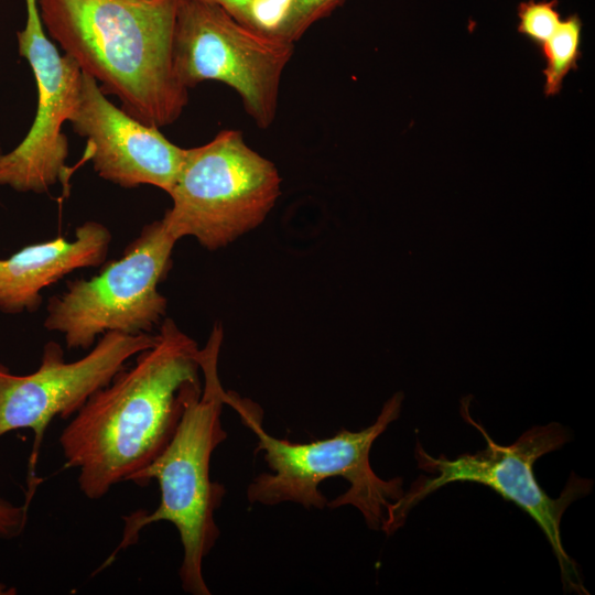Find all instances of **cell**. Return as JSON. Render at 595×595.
Returning a JSON list of instances; mask_svg holds the SVG:
<instances>
[{
    "mask_svg": "<svg viewBox=\"0 0 595 595\" xmlns=\"http://www.w3.org/2000/svg\"><path fill=\"white\" fill-rule=\"evenodd\" d=\"M199 348L172 318L160 324L153 346L136 356L93 393L63 429L58 443L78 486L100 499L130 482L171 440L188 390L201 383Z\"/></svg>",
    "mask_w": 595,
    "mask_h": 595,
    "instance_id": "obj_1",
    "label": "cell"
},
{
    "mask_svg": "<svg viewBox=\"0 0 595 595\" xmlns=\"http://www.w3.org/2000/svg\"><path fill=\"white\" fill-rule=\"evenodd\" d=\"M178 2L36 0L47 36L128 115L159 129L188 102L173 65Z\"/></svg>",
    "mask_w": 595,
    "mask_h": 595,
    "instance_id": "obj_2",
    "label": "cell"
},
{
    "mask_svg": "<svg viewBox=\"0 0 595 595\" xmlns=\"http://www.w3.org/2000/svg\"><path fill=\"white\" fill-rule=\"evenodd\" d=\"M221 340V327L215 325L199 348L203 385L188 390L178 424L162 452L130 479L138 486L156 480L161 494L158 507L122 517L121 540L100 569L119 551L136 544L145 527L167 521L177 530L183 549L178 570L182 589L192 595L210 594L203 563L219 537L215 511L225 496L224 486L210 478L212 455L227 437L220 420L227 394L218 376Z\"/></svg>",
    "mask_w": 595,
    "mask_h": 595,
    "instance_id": "obj_3",
    "label": "cell"
},
{
    "mask_svg": "<svg viewBox=\"0 0 595 595\" xmlns=\"http://www.w3.org/2000/svg\"><path fill=\"white\" fill-rule=\"evenodd\" d=\"M403 394L391 397L377 420L360 431L342 429L334 436L310 443H293L270 435L262 426L260 408L227 392L226 404L257 435L256 453L271 473L255 477L247 488L250 504L274 506L295 502L304 508L354 506L372 530L383 531L391 506L404 494L402 478H380L371 468L374 442L398 419Z\"/></svg>",
    "mask_w": 595,
    "mask_h": 595,
    "instance_id": "obj_4",
    "label": "cell"
},
{
    "mask_svg": "<svg viewBox=\"0 0 595 595\" xmlns=\"http://www.w3.org/2000/svg\"><path fill=\"white\" fill-rule=\"evenodd\" d=\"M469 398L462 401L461 413L466 422L479 430L486 447L475 454H463L454 459L434 457L418 442L415 458L420 469L431 474L421 476L391 506L386 534L397 531L408 512L436 489L455 482L485 485L506 500L516 504L539 526L555 554L565 591L588 594L576 563L565 552L560 524L566 508L592 490V482L573 474L558 498H551L539 485L533 465L541 456L561 448L571 440L570 432L560 423L534 425L510 445H498L487 431L469 414Z\"/></svg>",
    "mask_w": 595,
    "mask_h": 595,
    "instance_id": "obj_5",
    "label": "cell"
},
{
    "mask_svg": "<svg viewBox=\"0 0 595 595\" xmlns=\"http://www.w3.org/2000/svg\"><path fill=\"white\" fill-rule=\"evenodd\" d=\"M281 194L275 165L252 150L237 130H223L209 142L186 149L161 218L178 241L194 237L216 250L258 227Z\"/></svg>",
    "mask_w": 595,
    "mask_h": 595,
    "instance_id": "obj_6",
    "label": "cell"
},
{
    "mask_svg": "<svg viewBox=\"0 0 595 595\" xmlns=\"http://www.w3.org/2000/svg\"><path fill=\"white\" fill-rule=\"evenodd\" d=\"M177 240L161 219L145 225L121 257L88 279H75L50 299L43 326L60 333L68 349H90L106 333L152 334L167 301L159 291Z\"/></svg>",
    "mask_w": 595,
    "mask_h": 595,
    "instance_id": "obj_7",
    "label": "cell"
},
{
    "mask_svg": "<svg viewBox=\"0 0 595 595\" xmlns=\"http://www.w3.org/2000/svg\"><path fill=\"white\" fill-rule=\"evenodd\" d=\"M293 44L239 23L216 0H180L174 28L173 65L187 89L218 80L241 97L260 129L277 113L282 73Z\"/></svg>",
    "mask_w": 595,
    "mask_h": 595,
    "instance_id": "obj_8",
    "label": "cell"
},
{
    "mask_svg": "<svg viewBox=\"0 0 595 595\" xmlns=\"http://www.w3.org/2000/svg\"><path fill=\"white\" fill-rule=\"evenodd\" d=\"M155 342L156 334L109 332L85 356L66 361L61 344L50 340L43 347L39 367L31 374L17 375L0 365V437L19 429L34 432L25 500L31 501L36 487L34 469L51 421L55 416L71 419L129 359Z\"/></svg>",
    "mask_w": 595,
    "mask_h": 595,
    "instance_id": "obj_9",
    "label": "cell"
},
{
    "mask_svg": "<svg viewBox=\"0 0 595 595\" xmlns=\"http://www.w3.org/2000/svg\"><path fill=\"white\" fill-rule=\"evenodd\" d=\"M25 8L26 21L18 32V45L34 74L37 107L24 139L11 151L0 153V187L43 194L66 171L68 141L62 127L79 104L83 73L47 36L36 0H25Z\"/></svg>",
    "mask_w": 595,
    "mask_h": 595,
    "instance_id": "obj_10",
    "label": "cell"
},
{
    "mask_svg": "<svg viewBox=\"0 0 595 595\" xmlns=\"http://www.w3.org/2000/svg\"><path fill=\"white\" fill-rule=\"evenodd\" d=\"M69 122L86 139V158L101 178L125 188L152 185L170 193L186 149L116 107L86 73Z\"/></svg>",
    "mask_w": 595,
    "mask_h": 595,
    "instance_id": "obj_11",
    "label": "cell"
},
{
    "mask_svg": "<svg viewBox=\"0 0 595 595\" xmlns=\"http://www.w3.org/2000/svg\"><path fill=\"white\" fill-rule=\"evenodd\" d=\"M65 237L32 244L0 259V312L33 313L43 302L42 291L77 269L104 264L111 232L101 223L87 220Z\"/></svg>",
    "mask_w": 595,
    "mask_h": 595,
    "instance_id": "obj_12",
    "label": "cell"
},
{
    "mask_svg": "<svg viewBox=\"0 0 595 595\" xmlns=\"http://www.w3.org/2000/svg\"><path fill=\"white\" fill-rule=\"evenodd\" d=\"M582 28L580 17L571 14L561 20L553 35L541 45L545 58V96L558 95L567 73L576 68L581 57Z\"/></svg>",
    "mask_w": 595,
    "mask_h": 595,
    "instance_id": "obj_13",
    "label": "cell"
},
{
    "mask_svg": "<svg viewBox=\"0 0 595 595\" xmlns=\"http://www.w3.org/2000/svg\"><path fill=\"white\" fill-rule=\"evenodd\" d=\"M345 0H286L269 33L296 42L317 21L331 15Z\"/></svg>",
    "mask_w": 595,
    "mask_h": 595,
    "instance_id": "obj_14",
    "label": "cell"
},
{
    "mask_svg": "<svg viewBox=\"0 0 595 595\" xmlns=\"http://www.w3.org/2000/svg\"><path fill=\"white\" fill-rule=\"evenodd\" d=\"M518 32L542 45L558 29L561 17L558 0H528L518 6Z\"/></svg>",
    "mask_w": 595,
    "mask_h": 595,
    "instance_id": "obj_15",
    "label": "cell"
},
{
    "mask_svg": "<svg viewBox=\"0 0 595 595\" xmlns=\"http://www.w3.org/2000/svg\"><path fill=\"white\" fill-rule=\"evenodd\" d=\"M30 504L14 505L0 497V539L11 540L20 537L26 526Z\"/></svg>",
    "mask_w": 595,
    "mask_h": 595,
    "instance_id": "obj_16",
    "label": "cell"
},
{
    "mask_svg": "<svg viewBox=\"0 0 595 595\" xmlns=\"http://www.w3.org/2000/svg\"><path fill=\"white\" fill-rule=\"evenodd\" d=\"M231 17L247 28L264 31L257 17L262 0H216ZM266 32V31H264Z\"/></svg>",
    "mask_w": 595,
    "mask_h": 595,
    "instance_id": "obj_17",
    "label": "cell"
},
{
    "mask_svg": "<svg viewBox=\"0 0 595 595\" xmlns=\"http://www.w3.org/2000/svg\"><path fill=\"white\" fill-rule=\"evenodd\" d=\"M17 594V589L14 587H9L4 583L0 582V595H13Z\"/></svg>",
    "mask_w": 595,
    "mask_h": 595,
    "instance_id": "obj_18",
    "label": "cell"
},
{
    "mask_svg": "<svg viewBox=\"0 0 595 595\" xmlns=\"http://www.w3.org/2000/svg\"><path fill=\"white\" fill-rule=\"evenodd\" d=\"M1 152H2V151H1V145H0V153H1Z\"/></svg>",
    "mask_w": 595,
    "mask_h": 595,
    "instance_id": "obj_19",
    "label": "cell"
}]
</instances>
